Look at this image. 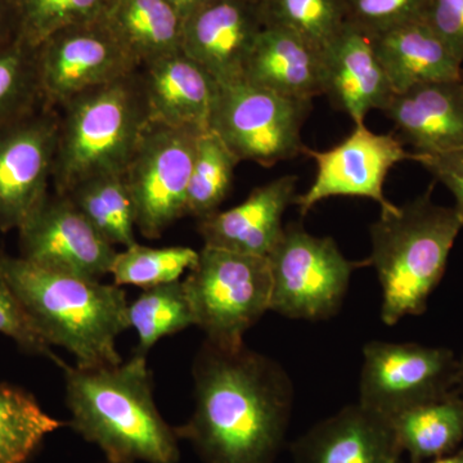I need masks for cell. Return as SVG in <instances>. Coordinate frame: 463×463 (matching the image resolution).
<instances>
[{
	"label": "cell",
	"instance_id": "1",
	"mask_svg": "<svg viewBox=\"0 0 463 463\" xmlns=\"http://www.w3.org/2000/svg\"><path fill=\"white\" fill-rule=\"evenodd\" d=\"M194 411L176 428L205 463H273L285 441L294 386L285 368L246 345L203 344L194 362Z\"/></svg>",
	"mask_w": 463,
	"mask_h": 463
},
{
	"label": "cell",
	"instance_id": "2",
	"mask_svg": "<svg viewBox=\"0 0 463 463\" xmlns=\"http://www.w3.org/2000/svg\"><path fill=\"white\" fill-rule=\"evenodd\" d=\"M70 425L109 463H178V435L158 412L146 355L118 365L63 368Z\"/></svg>",
	"mask_w": 463,
	"mask_h": 463
},
{
	"label": "cell",
	"instance_id": "3",
	"mask_svg": "<svg viewBox=\"0 0 463 463\" xmlns=\"http://www.w3.org/2000/svg\"><path fill=\"white\" fill-rule=\"evenodd\" d=\"M0 277L47 343L74 355L76 367L123 364L116 340L129 328V304L120 286L54 272L5 251Z\"/></svg>",
	"mask_w": 463,
	"mask_h": 463
},
{
	"label": "cell",
	"instance_id": "4",
	"mask_svg": "<svg viewBox=\"0 0 463 463\" xmlns=\"http://www.w3.org/2000/svg\"><path fill=\"white\" fill-rule=\"evenodd\" d=\"M432 190L434 185L403 205L381 210L371 224L368 264L383 288L381 319L385 325L426 312L463 228L455 206L439 205Z\"/></svg>",
	"mask_w": 463,
	"mask_h": 463
},
{
	"label": "cell",
	"instance_id": "5",
	"mask_svg": "<svg viewBox=\"0 0 463 463\" xmlns=\"http://www.w3.org/2000/svg\"><path fill=\"white\" fill-rule=\"evenodd\" d=\"M58 109L52 183L60 194L93 176L124 174L149 123L139 70L85 90Z\"/></svg>",
	"mask_w": 463,
	"mask_h": 463
},
{
	"label": "cell",
	"instance_id": "6",
	"mask_svg": "<svg viewBox=\"0 0 463 463\" xmlns=\"http://www.w3.org/2000/svg\"><path fill=\"white\" fill-rule=\"evenodd\" d=\"M194 326L222 349L245 345L243 336L270 310L272 276L267 258L203 246L183 279Z\"/></svg>",
	"mask_w": 463,
	"mask_h": 463
},
{
	"label": "cell",
	"instance_id": "7",
	"mask_svg": "<svg viewBox=\"0 0 463 463\" xmlns=\"http://www.w3.org/2000/svg\"><path fill=\"white\" fill-rule=\"evenodd\" d=\"M267 259L272 276L270 310L306 321L336 315L353 272L370 265L349 260L332 237L313 236L300 223L285 225Z\"/></svg>",
	"mask_w": 463,
	"mask_h": 463
},
{
	"label": "cell",
	"instance_id": "8",
	"mask_svg": "<svg viewBox=\"0 0 463 463\" xmlns=\"http://www.w3.org/2000/svg\"><path fill=\"white\" fill-rule=\"evenodd\" d=\"M310 106L241 79L219 85L209 129L240 163L270 167L306 151L301 129Z\"/></svg>",
	"mask_w": 463,
	"mask_h": 463
},
{
	"label": "cell",
	"instance_id": "9",
	"mask_svg": "<svg viewBox=\"0 0 463 463\" xmlns=\"http://www.w3.org/2000/svg\"><path fill=\"white\" fill-rule=\"evenodd\" d=\"M199 130L149 121L124 176L129 187L137 230L148 240L160 239L185 216L188 183Z\"/></svg>",
	"mask_w": 463,
	"mask_h": 463
},
{
	"label": "cell",
	"instance_id": "10",
	"mask_svg": "<svg viewBox=\"0 0 463 463\" xmlns=\"http://www.w3.org/2000/svg\"><path fill=\"white\" fill-rule=\"evenodd\" d=\"M458 358L448 347L371 341L364 347L359 404L392 420L456 392Z\"/></svg>",
	"mask_w": 463,
	"mask_h": 463
},
{
	"label": "cell",
	"instance_id": "11",
	"mask_svg": "<svg viewBox=\"0 0 463 463\" xmlns=\"http://www.w3.org/2000/svg\"><path fill=\"white\" fill-rule=\"evenodd\" d=\"M44 108L58 109L72 97L141 69L105 16L66 27L36 47Z\"/></svg>",
	"mask_w": 463,
	"mask_h": 463
},
{
	"label": "cell",
	"instance_id": "12",
	"mask_svg": "<svg viewBox=\"0 0 463 463\" xmlns=\"http://www.w3.org/2000/svg\"><path fill=\"white\" fill-rule=\"evenodd\" d=\"M304 154L315 160L317 172L309 190L295 199L301 216L332 197H359L376 201L381 210L395 209L383 194L386 176L402 161H419V154L407 151L392 134L374 133L364 124L355 125L334 147H307Z\"/></svg>",
	"mask_w": 463,
	"mask_h": 463
},
{
	"label": "cell",
	"instance_id": "13",
	"mask_svg": "<svg viewBox=\"0 0 463 463\" xmlns=\"http://www.w3.org/2000/svg\"><path fill=\"white\" fill-rule=\"evenodd\" d=\"M21 258L88 281L102 282L118 250L66 194H48L18 230Z\"/></svg>",
	"mask_w": 463,
	"mask_h": 463
},
{
	"label": "cell",
	"instance_id": "14",
	"mask_svg": "<svg viewBox=\"0 0 463 463\" xmlns=\"http://www.w3.org/2000/svg\"><path fill=\"white\" fill-rule=\"evenodd\" d=\"M58 129L48 108L0 129V231L20 230L50 194Z\"/></svg>",
	"mask_w": 463,
	"mask_h": 463
},
{
	"label": "cell",
	"instance_id": "15",
	"mask_svg": "<svg viewBox=\"0 0 463 463\" xmlns=\"http://www.w3.org/2000/svg\"><path fill=\"white\" fill-rule=\"evenodd\" d=\"M264 26L260 5L250 0H209L183 23L182 51L219 85L234 83Z\"/></svg>",
	"mask_w": 463,
	"mask_h": 463
},
{
	"label": "cell",
	"instance_id": "16",
	"mask_svg": "<svg viewBox=\"0 0 463 463\" xmlns=\"http://www.w3.org/2000/svg\"><path fill=\"white\" fill-rule=\"evenodd\" d=\"M291 452L295 463H404L392 421L359 403L317 423Z\"/></svg>",
	"mask_w": 463,
	"mask_h": 463
},
{
	"label": "cell",
	"instance_id": "17",
	"mask_svg": "<svg viewBox=\"0 0 463 463\" xmlns=\"http://www.w3.org/2000/svg\"><path fill=\"white\" fill-rule=\"evenodd\" d=\"M297 175H283L254 188L248 199L200 219L203 246L268 258L281 239L283 215L297 199Z\"/></svg>",
	"mask_w": 463,
	"mask_h": 463
},
{
	"label": "cell",
	"instance_id": "18",
	"mask_svg": "<svg viewBox=\"0 0 463 463\" xmlns=\"http://www.w3.org/2000/svg\"><path fill=\"white\" fill-rule=\"evenodd\" d=\"M325 94L354 125L373 109L385 111L395 91L368 33L346 24L323 50Z\"/></svg>",
	"mask_w": 463,
	"mask_h": 463
},
{
	"label": "cell",
	"instance_id": "19",
	"mask_svg": "<svg viewBox=\"0 0 463 463\" xmlns=\"http://www.w3.org/2000/svg\"><path fill=\"white\" fill-rule=\"evenodd\" d=\"M139 75L151 123L209 129L219 84L184 52L142 66Z\"/></svg>",
	"mask_w": 463,
	"mask_h": 463
},
{
	"label": "cell",
	"instance_id": "20",
	"mask_svg": "<svg viewBox=\"0 0 463 463\" xmlns=\"http://www.w3.org/2000/svg\"><path fill=\"white\" fill-rule=\"evenodd\" d=\"M383 112L416 154L463 147V80L420 84L395 93Z\"/></svg>",
	"mask_w": 463,
	"mask_h": 463
},
{
	"label": "cell",
	"instance_id": "21",
	"mask_svg": "<svg viewBox=\"0 0 463 463\" xmlns=\"http://www.w3.org/2000/svg\"><path fill=\"white\" fill-rule=\"evenodd\" d=\"M243 79L288 99L312 102L325 94L323 51L289 30L265 25Z\"/></svg>",
	"mask_w": 463,
	"mask_h": 463
},
{
	"label": "cell",
	"instance_id": "22",
	"mask_svg": "<svg viewBox=\"0 0 463 463\" xmlns=\"http://www.w3.org/2000/svg\"><path fill=\"white\" fill-rule=\"evenodd\" d=\"M395 93L420 84L463 80L462 63L426 21L371 36Z\"/></svg>",
	"mask_w": 463,
	"mask_h": 463
},
{
	"label": "cell",
	"instance_id": "23",
	"mask_svg": "<svg viewBox=\"0 0 463 463\" xmlns=\"http://www.w3.org/2000/svg\"><path fill=\"white\" fill-rule=\"evenodd\" d=\"M105 18L141 67L182 51L183 21L167 0H114Z\"/></svg>",
	"mask_w": 463,
	"mask_h": 463
},
{
	"label": "cell",
	"instance_id": "24",
	"mask_svg": "<svg viewBox=\"0 0 463 463\" xmlns=\"http://www.w3.org/2000/svg\"><path fill=\"white\" fill-rule=\"evenodd\" d=\"M412 463L456 452L463 443V398L457 392L420 404L390 420Z\"/></svg>",
	"mask_w": 463,
	"mask_h": 463
},
{
	"label": "cell",
	"instance_id": "25",
	"mask_svg": "<svg viewBox=\"0 0 463 463\" xmlns=\"http://www.w3.org/2000/svg\"><path fill=\"white\" fill-rule=\"evenodd\" d=\"M66 196L115 248L136 245V209L124 174L93 176L79 183Z\"/></svg>",
	"mask_w": 463,
	"mask_h": 463
},
{
	"label": "cell",
	"instance_id": "26",
	"mask_svg": "<svg viewBox=\"0 0 463 463\" xmlns=\"http://www.w3.org/2000/svg\"><path fill=\"white\" fill-rule=\"evenodd\" d=\"M62 426L29 392L0 383V463H26L44 438Z\"/></svg>",
	"mask_w": 463,
	"mask_h": 463
},
{
	"label": "cell",
	"instance_id": "27",
	"mask_svg": "<svg viewBox=\"0 0 463 463\" xmlns=\"http://www.w3.org/2000/svg\"><path fill=\"white\" fill-rule=\"evenodd\" d=\"M240 161L221 137L212 129L203 130L197 139L196 155L188 183L185 216L197 221L219 212L233 183Z\"/></svg>",
	"mask_w": 463,
	"mask_h": 463
},
{
	"label": "cell",
	"instance_id": "28",
	"mask_svg": "<svg viewBox=\"0 0 463 463\" xmlns=\"http://www.w3.org/2000/svg\"><path fill=\"white\" fill-rule=\"evenodd\" d=\"M128 321L138 335L137 354L146 355L163 337L194 326L182 281L143 289L128 307Z\"/></svg>",
	"mask_w": 463,
	"mask_h": 463
},
{
	"label": "cell",
	"instance_id": "29",
	"mask_svg": "<svg viewBox=\"0 0 463 463\" xmlns=\"http://www.w3.org/2000/svg\"><path fill=\"white\" fill-rule=\"evenodd\" d=\"M42 108L36 48L17 38L0 45V129Z\"/></svg>",
	"mask_w": 463,
	"mask_h": 463
},
{
	"label": "cell",
	"instance_id": "30",
	"mask_svg": "<svg viewBox=\"0 0 463 463\" xmlns=\"http://www.w3.org/2000/svg\"><path fill=\"white\" fill-rule=\"evenodd\" d=\"M199 261V251L187 246L148 248L136 245L118 251L112 261L111 274L114 285L137 286L143 289L181 281Z\"/></svg>",
	"mask_w": 463,
	"mask_h": 463
},
{
	"label": "cell",
	"instance_id": "31",
	"mask_svg": "<svg viewBox=\"0 0 463 463\" xmlns=\"http://www.w3.org/2000/svg\"><path fill=\"white\" fill-rule=\"evenodd\" d=\"M264 25L283 27L325 50L347 24L345 0H265Z\"/></svg>",
	"mask_w": 463,
	"mask_h": 463
},
{
	"label": "cell",
	"instance_id": "32",
	"mask_svg": "<svg viewBox=\"0 0 463 463\" xmlns=\"http://www.w3.org/2000/svg\"><path fill=\"white\" fill-rule=\"evenodd\" d=\"M114 0H17V39L36 48L51 35L99 20L108 14Z\"/></svg>",
	"mask_w": 463,
	"mask_h": 463
},
{
	"label": "cell",
	"instance_id": "33",
	"mask_svg": "<svg viewBox=\"0 0 463 463\" xmlns=\"http://www.w3.org/2000/svg\"><path fill=\"white\" fill-rule=\"evenodd\" d=\"M347 24L370 36L426 21L430 0H345Z\"/></svg>",
	"mask_w": 463,
	"mask_h": 463
},
{
	"label": "cell",
	"instance_id": "34",
	"mask_svg": "<svg viewBox=\"0 0 463 463\" xmlns=\"http://www.w3.org/2000/svg\"><path fill=\"white\" fill-rule=\"evenodd\" d=\"M0 334L14 340L20 349L29 354L47 356L62 367V370L67 365L52 352L50 344L33 325L25 307L2 277H0Z\"/></svg>",
	"mask_w": 463,
	"mask_h": 463
},
{
	"label": "cell",
	"instance_id": "35",
	"mask_svg": "<svg viewBox=\"0 0 463 463\" xmlns=\"http://www.w3.org/2000/svg\"><path fill=\"white\" fill-rule=\"evenodd\" d=\"M426 23L463 63V0H430Z\"/></svg>",
	"mask_w": 463,
	"mask_h": 463
},
{
	"label": "cell",
	"instance_id": "36",
	"mask_svg": "<svg viewBox=\"0 0 463 463\" xmlns=\"http://www.w3.org/2000/svg\"><path fill=\"white\" fill-rule=\"evenodd\" d=\"M420 165L446 185L456 200L455 209L463 224V147L446 154L420 155Z\"/></svg>",
	"mask_w": 463,
	"mask_h": 463
},
{
	"label": "cell",
	"instance_id": "37",
	"mask_svg": "<svg viewBox=\"0 0 463 463\" xmlns=\"http://www.w3.org/2000/svg\"><path fill=\"white\" fill-rule=\"evenodd\" d=\"M18 26L17 0H0V45L17 38Z\"/></svg>",
	"mask_w": 463,
	"mask_h": 463
},
{
	"label": "cell",
	"instance_id": "38",
	"mask_svg": "<svg viewBox=\"0 0 463 463\" xmlns=\"http://www.w3.org/2000/svg\"><path fill=\"white\" fill-rule=\"evenodd\" d=\"M170 5H173L174 9L178 12L181 16L183 23L191 16L192 14L206 5L209 0H167Z\"/></svg>",
	"mask_w": 463,
	"mask_h": 463
},
{
	"label": "cell",
	"instance_id": "39",
	"mask_svg": "<svg viewBox=\"0 0 463 463\" xmlns=\"http://www.w3.org/2000/svg\"><path fill=\"white\" fill-rule=\"evenodd\" d=\"M423 463H463V448H459L456 452L449 453V455L439 457V458Z\"/></svg>",
	"mask_w": 463,
	"mask_h": 463
},
{
	"label": "cell",
	"instance_id": "40",
	"mask_svg": "<svg viewBox=\"0 0 463 463\" xmlns=\"http://www.w3.org/2000/svg\"><path fill=\"white\" fill-rule=\"evenodd\" d=\"M456 392L463 398V353L458 358V373H457Z\"/></svg>",
	"mask_w": 463,
	"mask_h": 463
},
{
	"label": "cell",
	"instance_id": "41",
	"mask_svg": "<svg viewBox=\"0 0 463 463\" xmlns=\"http://www.w3.org/2000/svg\"><path fill=\"white\" fill-rule=\"evenodd\" d=\"M250 2L255 3V5H261L265 0H250Z\"/></svg>",
	"mask_w": 463,
	"mask_h": 463
}]
</instances>
